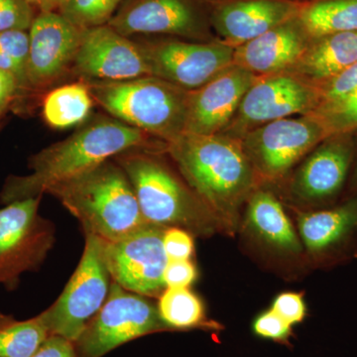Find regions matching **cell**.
Returning a JSON list of instances; mask_svg holds the SVG:
<instances>
[{"label": "cell", "instance_id": "obj_1", "mask_svg": "<svg viewBox=\"0 0 357 357\" xmlns=\"http://www.w3.org/2000/svg\"><path fill=\"white\" fill-rule=\"evenodd\" d=\"M167 143L119 119L98 117L69 137L29 159L31 173L10 176L0 192L3 204L36 198L52 185L81 175L117 155L134 149L165 153Z\"/></svg>", "mask_w": 357, "mask_h": 357}, {"label": "cell", "instance_id": "obj_2", "mask_svg": "<svg viewBox=\"0 0 357 357\" xmlns=\"http://www.w3.org/2000/svg\"><path fill=\"white\" fill-rule=\"evenodd\" d=\"M165 154L222 229L236 231L241 208L261 184L241 140L222 133L185 132L167 143Z\"/></svg>", "mask_w": 357, "mask_h": 357}, {"label": "cell", "instance_id": "obj_3", "mask_svg": "<svg viewBox=\"0 0 357 357\" xmlns=\"http://www.w3.org/2000/svg\"><path fill=\"white\" fill-rule=\"evenodd\" d=\"M162 154L165 153L134 149L114 158L130 181L145 220L197 236H211L222 230L213 211L162 159Z\"/></svg>", "mask_w": 357, "mask_h": 357}, {"label": "cell", "instance_id": "obj_4", "mask_svg": "<svg viewBox=\"0 0 357 357\" xmlns=\"http://www.w3.org/2000/svg\"><path fill=\"white\" fill-rule=\"evenodd\" d=\"M46 194L81 222L84 234L102 241H119L148 223L130 181L114 160L52 185Z\"/></svg>", "mask_w": 357, "mask_h": 357}, {"label": "cell", "instance_id": "obj_5", "mask_svg": "<svg viewBox=\"0 0 357 357\" xmlns=\"http://www.w3.org/2000/svg\"><path fill=\"white\" fill-rule=\"evenodd\" d=\"M84 82L95 102L114 119L166 143L185 132L192 91L154 76Z\"/></svg>", "mask_w": 357, "mask_h": 357}, {"label": "cell", "instance_id": "obj_6", "mask_svg": "<svg viewBox=\"0 0 357 357\" xmlns=\"http://www.w3.org/2000/svg\"><path fill=\"white\" fill-rule=\"evenodd\" d=\"M84 234V253L76 271L57 301L40 314L50 335L74 342L102 309L112 284L103 258L102 239Z\"/></svg>", "mask_w": 357, "mask_h": 357}, {"label": "cell", "instance_id": "obj_7", "mask_svg": "<svg viewBox=\"0 0 357 357\" xmlns=\"http://www.w3.org/2000/svg\"><path fill=\"white\" fill-rule=\"evenodd\" d=\"M171 331L145 296L112 281L102 309L91 319L75 347L77 357H102L136 338Z\"/></svg>", "mask_w": 357, "mask_h": 357}, {"label": "cell", "instance_id": "obj_8", "mask_svg": "<svg viewBox=\"0 0 357 357\" xmlns=\"http://www.w3.org/2000/svg\"><path fill=\"white\" fill-rule=\"evenodd\" d=\"M332 135L321 117L312 112L298 119L268 122L241 138L244 152L260 182L287 175L298 162Z\"/></svg>", "mask_w": 357, "mask_h": 357}, {"label": "cell", "instance_id": "obj_9", "mask_svg": "<svg viewBox=\"0 0 357 357\" xmlns=\"http://www.w3.org/2000/svg\"><path fill=\"white\" fill-rule=\"evenodd\" d=\"M41 197L0 208V285L14 290L21 275L38 270L55 243V227L39 215Z\"/></svg>", "mask_w": 357, "mask_h": 357}, {"label": "cell", "instance_id": "obj_10", "mask_svg": "<svg viewBox=\"0 0 357 357\" xmlns=\"http://www.w3.org/2000/svg\"><path fill=\"white\" fill-rule=\"evenodd\" d=\"M323 102L321 89L291 72L256 77L236 116L222 134L241 139L268 122L316 112Z\"/></svg>", "mask_w": 357, "mask_h": 357}, {"label": "cell", "instance_id": "obj_11", "mask_svg": "<svg viewBox=\"0 0 357 357\" xmlns=\"http://www.w3.org/2000/svg\"><path fill=\"white\" fill-rule=\"evenodd\" d=\"M107 25L129 38L160 35L192 42L218 39L208 0H126Z\"/></svg>", "mask_w": 357, "mask_h": 357}, {"label": "cell", "instance_id": "obj_12", "mask_svg": "<svg viewBox=\"0 0 357 357\" xmlns=\"http://www.w3.org/2000/svg\"><path fill=\"white\" fill-rule=\"evenodd\" d=\"M136 42L146 60L150 76L185 91H196L234 64V49L218 39L192 42L164 36Z\"/></svg>", "mask_w": 357, "mask_h": 357}, {"label": "cell", "instance_id": "obj_13", "mask_svg": "<svg viewBox=\"0 0 357 357\" xmlns=\"http://www.w3.org/2000/svg\"><path fill=\"white\" fill-rule=\"evenodd\" d=\"M168 227L148 222L130 236L117 241H102L103 258L112 281L145 297H158L169 259L163 237Z\"/></svg>", "mask_w": 357, "mask_h": 357}, {"label": "cell", "instance_id": "obj_14", "mask_svg": "<svg viewBox=\"0 0 357 357\" xmlns=\"http://www.w3.org/2000/svg\"><path fill=\"white\" fill-rule=\"evenodd\" d=\"M356 149V132L332 134L321 141L291 178L293 199L311 206L333 204L347 189Z\"/></svg>", "mask_w": 357, "mask_h": 357}, {"label": "cell", "instance_id": "obj_15", "mask_svg": "<svg viewBox=\"0 0 357 357\" xmlns=\"http://www.w3.org/2000/svg\"><path fill=\"white\" fill-rule=\"evenodd\" d=\"M83 31L58 11L37 14L29 29L26 91H44L70 73Z\"/></svg>", "mask_w": 357, "mask_h": 357}, {"label": "cell", "instance_id": "obj_16", "mask_svg": "<svg viewBox=\"0 0 357 357\" xmlns=\"http://www.w3.org/2000/svg\"><path fill=\"white\" fill-rule=\"evenodd\" d=\"M70 73L79 81L121 82L150 76L136 40L107 24L84 29Z\"/></svg>", "mask_w": 357, "mask_h": 357}, {"label": "cell", "instance_id": "obj_17", "mask_svg": "<svg viewBox=\"0 0 357 357\" xmlns=\"http://www.w3.org/2000/svg\"><path fill=\"white\" fill-rule=\"evenodd\" d=\"M306 0H208L218 40L236 49L276 26L299 17Z\"/></svg>", "mask_w": 357, "mask_h": 357}, {"label": "cell", "instance_id": "obj_18", "mask_svg": "<svg viewBox=\"0 0 357 357\" xmlns=\"http://www.w3.org/2000/svg\"><path fill=\"white\" fill-rule=\"evenodd\" d=\"M256 77L249 70L232 64L208 83L192 91L185 132L201 135L222 133L236 116Z\"/></svg>", "mask_w": 357, "mask_h": 357}, {"label": "cell", "instance_id": "obj_19", "mask_svg": "<svg viewBox=\"0 0 357 357\" xmlns=\"http://www.w3.org/2000/svg\"><path fill=\"white\" fill-rule=\"evenodd\" d=\"M298 227L307 251L326 260H342L357 243V195L323 210L301 213Z\"/></svg>", "mask_w": 357, "mask_h": 357}, {"label": "cell", "instance_id": "obj_20", "mask_svg": "<svg viewBox=\"0 0 357 357\" xmlns=\"http://www.w3.org/2000/svg\"><path fill=\"white\" fill-rule=\"evenodd\" d=\"M312 38L299 16L237 47L234 64L257 77L287 72L299 61Z\"/></svg>", "mask_w": 357, "mask_h": 357}, {"label": "cell", "instance_id": "obj_21", "mask_svg": "<svg viewBox=\"0 0 357 357\" xmlns=\"http://www.w3.org/2000/svg\"><path fill=\"white\" fill-rule=\"evenodd\" d=\"M357 62V31L312 37L299 61L287 72L324 86Z\"/></svg>", "mask_w": 357, "mask_h": 357}, {"label": "cell", "instance_id": "obj_22", "mask_svg": "<svg viewBox=\"0 0 357 357\" xmlns=\"http://www.w3.org/2000/svg\"><path fill=\"white\" fill-rule=\"evenodd\" d=\"M246 203L245 223L256 237L282 252L302 250L299 237L273 192L257 188Z\"/></svg>", "mask_w": 357, "mask_h": 357}, {"label": "cell", "instance_id": "obj_23", "mask_svg": "<svg viewBox=\"0 0 357 357\" xmlns=\"http://www.w3.org/2000/svg\"><path fill=\"white\" fill-rule=\"evenodd\" d=\"M93 100L84 81L51 89L42 105L44 121L52 128L67 129L83 123L93 109Z\"/></svg>", "mask_w": 357, "mask_h": 357}, {"label": "cell", "instance_id": "obj_24", "mask_svg": "<svg viewBox=\"0 0 357 357\" xmlns=\"http://www.w3.org/2000/svg\"><path fill=\"white\" fill-rule=\"evenodd\" d=\"M300 18L312 37L357 31V0H306Z\"/></svg>", "mask_w": 357, "mask_h": 357}, {"label": "cell", "instance_id": "obj_25", "mask_svg": "<svg viewBox=\"0 0 357 357\" xmlns=\"http://www.w3.org/2000/svg\"><path fill=\"white\" fill-rule=\"evenodd\" d=\"M157 309L171 331L217 328L206 321L203 302L189 288H166L159 296Z\"/></svg>", "mask_w": 357, "mask_h": 357}, {"label": "cell", "instance_id": "obj_26", "mask_svg": "<svg viewBox=\"0 0 357 357\" xmlns=\"http://www.w3.org/2000/svg\"><path fill=\"white\" fill-rule=\"evenodd\" d=\"M49 335L40 314L20 321L0 312V357H32Z\"/></svg>", "mask_w": 357, "mask_h": 357}, {"label": "cell", "instance_id": "obj_27", "mask_svg": "<svg viewBox=\"0 0 357 357\" xmlns=\"http://www.w3.org/2000/svg\"><path fill=\"white\" fill-rule=\"evenodd\" d=\"M126 0H68L59 9L73 24L82 29L109 24Z\"/></svg>", "mask_w": 357, "mask_h": 357}, {"label": "cell", "instance_id": "obj_28", "mask_svg": "<svg viewBox=\"0 0 357 357\" xmlns=\"http://www.w3.org/2000/svg\"><path fill=\"white\" fill-rule=\"evenodd\" d=\"M29 33L23 30L0 32V70L17 79L20 93L26 91Z\"/></svg>", "mask_w": 357, "mask_h": 357}, {"label": "cell", "instance_id": "obj_29", "mask_svg": "<svg viewBox=\"0 0 357 357\" xmlns=\"http://www.w3.org/2000/svg\"><path fill=\"white\" fill-rule=\"evenodd\" d=\"M314 114L325 122L331 134L357 132V88L321 103Z\"/></svg>", "mask_w": 357, "mask_h": 357}, {"label": "cell", "instance_id": "obj_30", "mask_svg": "<svg viewBox=\"0 0 357 357\" xmlns=\"http://www.w3.org/2000/svg\"><path fill=\"white\" fill-rule=\"evenodd\" d=\"M36 9L25 0H0V32L27 31L36 17Z\"/></svg>", "mask_w": 357, "mask_h": 357}, {"label": "cell", "instance_id": "obj_31", "mask_svg": "<svg viewBox=\"0 0 357 357\" xmlns=\"http://www.w3.org/2000/svg\"><path fill=\"white\" fill-rule=\"evenodd\" d=\"M253 331L259 337L285 342L292 333V326L276 312L269 310L256 318L253 323Z\"/></svg>", "mask_w": 357, "mask_h": 357}, {"label": "cell", "instance_id": "obj_32", "mask_svg": "<svg viewBox=\"0 0 357 357\" xmlns=\"http://www.w3.org/2000/svg\"><path fill=\"white\" fill-rule=\"evenodd\" d=\"M163 244L169 260H190L194 255V239L187 230L168 227L164 234Z\"/></svg>", "mask_w": 357, "mask_h": 357}, {"label": "cell", "instance_id": "obj_33", "mask_svg": "<svg viewBox=\"0 0 357 357\" xmlns=\"http://www.w3.org/2000/svg\"><path fill=\"white\" fill-rule=\"evenodd\" d=\"M272 311L294 326L303 321L306 317L307 307L302 295L297 293H283L275 299Z\"/></svg>", "mask_w": 357, "mask_h": 357}, {"label": "cell", "instance_id": "obj_34", "mask_svg": "<svg viewBox=\"0 0 357 357\" xmlns=\"http://www.w3.org/2000/svg\"><path fill=\"white\" fill-rule=\"evenodd\" d=\"M197 277V268L190 260H169L164 272L166 288H189Z\"/></svg>", "mask_w": 357, "mask_h": 357}, {"label": "cell", "instance_id": "obj_35", "mask_svg": "<svg viewBox=\"0 0 357 357\" xmlns=\"http://www.w3.org/2000/svg\"><path fill=\"white\" fill-rule=\"evenodd\" d=\"M323 93V102L335 100L340 96L351 93L357 88V62L345 70L342 74L319 86ZM321 102V103H323Z\"/></svg>", "mask_w": 357, "mask_h": 357}, {"label": "cell", "instance_id": "obj_36", "mask_svg": "<svg viewBox=\"0 0 357 357\" xmlns=\"http://www.w3.org/2000/svg\"><path fill=\"white\" fill-rule=\"evenodd\" d=\"M32 357H77L75 342L57 335H50Z\"/></svg>", "mask_w": 357, "mask_h": 357}, {"label": "cell", "instance_id": "obj_37", "mask_svg": "<svg viewBox=\"0 0 357 357\" xmlns=\"http://www.w3.org/2000/svg\"><path fill=\"white\" fill-rule=\"evenodd\" d=\"M17 95H20L17 79L6 70H0V119Z\"/></svg>", "mask_w": 357, "mask_h": 357}, {"label": "cell", "instance_id": "obj_38", "mask_svg": "<svg viewBox=\"0 0 357 357\" xmlns=\"http://www.w3.org/2000/svg\"><path fill=\"white\" fill-rule=\"evenodd\" d=\"M357 195V132H356V149L354 156V166H352L351 176L347 182V189L344 199Z\"/></svg>", "mask_w": 357, "mask_h": 357}, {"label": "cell", "instance_id": "obj_39", "mask_svg": "<svg viewBox=\"0 0 357 357\" xmlns=\"http://www.w3.org/2000/svg\"><path fill=\"white\" fill-rule=\"evenodd\" d=\"M25 1L37 9L39 13H46L48 11L51 0H25Z\"/></svg>", "mask_w": 357, "mask_h": 357}, {"label": "cell", "instance_id": "obj_40", "mask_svg": "<svg viewBox=\"0 0 357 357\" xmlns=\"http://www.w3.org/2000/svg\"><path fill=\"white\" fill-rule=\"evenodd\" d=\"M68 0H51L48 11H58Z\"/></svg>", "mask_w": 357, "mask_h": 357}]
</instances>
